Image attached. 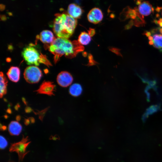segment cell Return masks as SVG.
I'll return each mask as SVG.
<instances>
[{
	"instance_id": "277c9868",
	"label": "cell",
	"mask_w": 162,
	"mask_h": 162,
	"mask_svg": "<svg viewBox=\"0 0 162 162\" xmlns=\"http://www.w3.org/2000/svg\"><path fill=\"white\" fill-rule=\"evenodd\" d=\"M24 77L26 81L30 84L38 82L42 76L41 70L35 66H30L25 70Z\"/></svg>"
},
{
	"instance_id": "4fadbf2b",
	"label": "cell",
	"mask_w": 162,
	"mask_h": 162,
	"mask_svg": "<svg viewBox=\"0 0 162 162\" xmlns=\"http://www.w3.org/2000/svg\"><path fill=\"white\" fill-rule=\"evenodd\" d=\"M22 129V126L20 124L16 121H11L8 127V131L11 135H19L21 133Z\"/></svg>"
},
{
	"instance_id": "7402d4cb",
	"label": "cell",
	"mask_w": 162,
	"mask_h": 162,
	"mask_svg": "<svg viewBox=\"0 0 162 162\" xmlns=\"http://www.w3.org/2000/svg\"><path fill=\"white\" fill-rule=\"evenodd\" d=\"M143 34L145 35L146 37H148L151 35V33L150 32L146 31L144 32Z\"/></svg>"
},
{
	"instance_id": "9a60e30c",
	"label": "cell",
	"mask_w": 162,
	"mask_h": 162,
	"mask_svg": "<svg viewBox=\"0 0 162 162\" xmlns=\"http://www.w3.org/2000/svg\"><path fill=\"white\" fill-rule=\"evenodd\" d=\"M82 91L81 85L78 83H74L71 85L69 89L70 94L74 97H78L81 94Z\"/></svg>"
},
{
	"instance_id": "2e32d148",
	"label": "cell",
	"mask_w": 162,
	"mask_h": 162,
	"mask_svg": "<svg viewBox=\"0 0 162 162\" xmlns=\"http://www.w3.org/2000/svg\"><path fill=\"white\" fill-rule=\"evenodd\" d=\"M91 40V36L89 34L83 32L80 34L78 41L82 45H87L89 44Z\"/></svg>"
},
{
	"instance_id": "ffe728a7",
	"label": "cell",
	"mask_w": 162,
	"mask_h": 162,
	"mask_svg": "<svg viewBox=\"0 0 162 162\" xmlns=\"http://www.w3.org/2000/svg\"><path fill=\"white\" fill-rule=\"evenodd\" d=\"M8 145V142L6 139L2 135L0 136V148L4 149Z\"/></svg>"
},
{
	"instance_id": "603a6c76",
	"label": "cell",
	"mask_w": 162,
	"mask_h": 162,
	"mask_svg": "<svg viewBox=\"0 0 162 162\" xmlns=\"http://www.w3.org/2000/svg\"><path fill=\"white\" fill-rule=\"evenodd\" d=\"M32 110L31 108L29 107H27L26 108L25 110L26 112L28 113L31 112Z\"/></svg>"
},
{
	"instance_id": "5b68a950",
	"label": "cell",
	"mask_w": 162,
	"mask_h": 162,
	"mask_svg": "<svg viewBox=\"0 0 162 162\" xmlns=\"http://www.w3.org/2000/svg\"><path fill=\"white\" fill-rule=\"evenodd\" d=\"M28 136L23 137L21 141L12 144L9 149L10 152H15L18 154L20 161H22L25 155L28 152L26 151V148L31 142H28Z\"/></svg>"
},
{
	"instance_id": "8992f818",
	"label": "cell",
	"mask_w": 162,
	"mask_h": 162,
	"mask_svg": "<svg viewBox=\"0 0 162 162\" xmlns=\"http://www.w3.org/2000/svg\"><path fill=\"white\" fill-rule=\"evenodd\" d=\"M56 86L53 82L44 80L39 88L34 92H36L37 94H43L50 96L54 95V92L56 91Z\"/></svg>"
},
{
	"instance_id": "ac0fdd59",
	"label": "cell",
	"mask_w": 162,
	"mask_h": 162,
	"mask_svg": "<svg viewBox=\"0 0 162 162\" xmlns=\"http://www.w3.org/2000/svg\"><path fill=\"white\" fill-rule=\"evenodd\" d=\"M153 46L160 50L162 49V34H155L153 35Z\"/></svg>"
},
{
	"instance_id": "d4e9b609",
	"label": "cell",
	"mask_w": 162,
	"mask_h": 162,
	"mask_svg": "<svg viewBox=\"0 0 162 162\" xmlns=\"http://www.w3.org/2000/svg\"><path fill=\"white\" fill-rule=\"evenodd\" d=\"M157 23L159 24L160 27H162V22L160 21L159 20H158L157 21Z\"/></svg>"
},
{
	"instance_id": "7c38bea8",
	"label": "cell",
	"mask_w": 162,
	"mask_h": 162,
	"mask_svg": "<svg viewBox=\"0 0 162 162\" xmlns=\"http://www.w3.org/2000/svg\"><path fill=\"white\" fill-rule=\"evenodd\" d=\"M7 75L10 81L16 82L19 81L20 79V69L18 67L12 66L9 69Z\"/></svg>"
},
{
	"instance_id": "52a82bcc",
	"label": "cell",
	"mask_w": 162,
	"mask_h": 162,
	"mask_svg": "<svg viewBox=\"0 0 162 162\" xmlns=\"http://www.w3.org/2000/svg\"><path fill=\"white\" fill-rule=\"evenodd\" d=\"M56 80L59 86L62 87H66L72 83L73 79L69 73L66 71H63L58 74Z\"/></svg>"
},
{
	"instance_id": "6da1fadb",
	"label": "cell",
	"mask_w": 162,
	"mask_h": 162,
	"mask_svg": "<svg viewBox=\"0 0 162 162\" xmlns=\"http://www.w3.org/2000/svg\"><path fill=\"white\" fill-rule=\"evenodd\" d=\"M47 46L49 50L54 55L55 64L62 56L71 58L84 50V47L78 41H71L68 39L59 37L56 38L53 42Z\"/></svg>"
},
{
	"instance_id": "e0dca14e",
	"label": "cell",
	"mask_w": 162,
	"mask_h": 162,
	"mask_svg": "<svg viewBox=\"0 0 162 162\" xmlns=\"http://www.w3.org/2000/svg\"><path fill=\"white\" fill-rule=\"evenodd\" d=\"M160 105H152L149 107L142 117L143 122H145L148 116L158 111L160 109Z\"/></svg>"
},
{
	"instance_id": "30bf717a",
	"label": "cell",
	"mask_w": 162,
	"mask_h": 162,
	"mask_svg": "<svg viewBox=\"0 0 162 162\" xmlns=\"http://www.w3.org/2000/svg\"><path fill=\"white\" fill-rule=\"evenodd\" d=\"M83 12L82 8L75 4H70L68 7V14L75 19L80 18Z\"/></svg>"
},
{
	"instance_id": "484cf974",
	"label": "cell",
	"mask_w": 162,
	"mask_h": 162,
	"mask_svg": "<svg viewBox=\"0 0 162 162\" xmlns=\"http://www.w3.org/2000/svg\"><path fill=\"white\" fill-rule=\"evenodd\" d=\"M29 119H30L32 123H34V122H35L34 119L33 117H30L29 118Z\"/></svg>"
},
{
	"instance_id": "44dd1931",
	"label": "cell",
	"mask_w": 162,
	"mask_h": 162,
	"mask_svg": "<svg viewBox=\"0 0 162 162\" xmlns=\"http://www.w3.org/2000/svg\"><path fill=\"white\" fill-rule=\"evenodd\" d=\"M134 25V22L132 20H131L129 21L128 23L126 25L125 27V29H129L130 28Z\"/></svg>"
},
{
	"instance_id": "9c48e42d",
	"label": "cell",
	"mask_w": 162,
	"mask_h": 162,
	"mask_svg": "<svg viewBox=\"0 0 162 162\" xmlns=\"http://www.w3.org/2000/svg\"><path fill=\"white\" fill-rule=\"evenodd\" d=\"M139 14L144 18L150 15L153 11L151 4L147 1H144L139 3L138 7L134 8Z\"/></svg>"
},
{
	"instance_id": "d6986e66",
	"label": "cell",
	"mask_w": 162,
	"mask_h": 162,
	"mask_svg": "<svg viewBox=\"0 0 162 162\" xmlns=\"http://www.w3.org/2000/svg\"><path fill=\"white\" fill-rule=\"evenodd\" d=\"M48 108L49 107H47L40 111H38L37 112H34L35 114L38 115L39 118L42 121L43 117L46 112L48 110Z\"/></svg>"
},
{
	"instance_id": "d6a6232c",
	"label": "cell",
	"mask_w": 162,
	"mask_h": 162,
	"mask_svg": "<svg viewBox=\"0 0 162 162\" xmlns=\"http://www.w3.org/2000/svg\"></svg>"
},
{
	"instance_id": "7a4b0ae2",
	"label": "cell",
	"mask_w": 162,
	"mask_h": 162,
	"mask_svg": "<svg viewBox=\"0 0 162 162\" xmlns=\"http://www.w3.org/2000/svg\"><path fill=\"white\" fill-rule=\"evenodd\" d=\"M77 21L66 12L55 14L53 24L54 33L59 38H69L74 33Z\"/></svg>"
},
{
	"instance_id": "f546056e",
	"label": "cell",
	"mask_w": 162,
	"mask_h": 162,
	"mask_svg": "<svg viewBox=\"0 0 162 162\" xmlns=\"http://www.w3.org/2000/svg\"><path fill=\"white\" fill-rule=\"evenodd\" d=\"M2 128V130H5L6 129V127L5 126H3L2 128H1V129Z\"/></svg>"
},
{
	"instance_id": "4dcf8cb0",
	"label": "cell",
	"mask_w": 162,
	"mask_h": 162,
	"mask_svg": "<svg viewBox=\"0 0 162 162\" xmlns=\"http://www.w3.org/2000/svg\"><path fill=\"white\" fill-rule=\"evenodd\" d=\"M22 100L23 101V102H24V104H26V102L25 101V99L24 98H22Z\"/></svg>"
},
{
	"instance_id": "ba28073f",
	"label": "cell",
	"mask_w": 162,
	"mask_h": 162,
	"mask_svg": "<svg viewBox=\"0 0 162 162\" xmlns=\"http://www.w3.org/2000/svg\"><path fill=\"white\" fill-rule=\"evenodd\" d=\"M103 18V15L102 11L97 8H94L92 9L87 15L88 21L90 22L95 24L101 22Z\"/></svg>"
},
{
	"instance_id": "1f68e13d",
	"label": "cell",
	"mask_w": 162,
	"mask_h": 162,
	"mask_svg": "<svg viewBox=\"0 0 162 162\" xmlns=\"http://www.w3.org/2000/svg\"><path fill=\"white\" fill-rule=\"evenodd\" d=\"M159 32L162 34V28H159Z\"/></svg>"
},
{
	"instance_id": "4316f807",
	"label": "cell",
	"mask_w": 162,
	"mask_h": 162,
	"mask_svg": "<svg viewBox=\"0 0 162 162\" xmlns=\"http://www.w3.org/2000/svg\"><path fill=\"white\" fill-rule=\"evenodd\" d=\"M16 118L17 121H19L21 118L20 116H16Z\"/></svg>"
},
{
	"instance_id": "83f0119b",
	"label": "cell",
	"mask_w": 162,
	"mask_h": 162,
	"mask_svg": "<svg viewBox=\"0 0 162 162\" xmlns=\"http://www.w3.org/2000/svg\"><path fill=\"white\" fill-rule=\"evenodd\" d=\"M149 44L150 45H153L154 44V42L153 40H150L149 42Z\"/></svg>"
},
{
	"instance_id": "f1b7e54d",
	"label": "cell",
	"mask_w": 162,
	"mask_h": 162,
	"mask_svg": "<svg viewBox=\"0 0 162 162\" xmlns=\"http://www.w3.org/2000/svg\"><path fill=\"white\" fill-rule=\"evenodd\" d=\"M148 39L150 40H153V37L151 36H150L148 37Z\"/></svg>"
},
{
	"instance_id": "5bb4252c",
	"label": "cell",
	"mask_w": 162,
	"mask_h": 162,
	"mask_svg": "<svg viewBox=\"0 0 162 162\" xmlns=\"http://www.w3.org/2000/svg\"><path fill=\"white\" fill-rule=\"evenodd\" d=\"M0 97L2 98L7 93L8 81L2 72L0 73Z\"/></svg>"
},
{
	"instance_id": "3957f363",
	"label": "cell",
	"mask_w": 162,
	"mask_h": 162,
	"mask_svg": "<svg viewBox=\"0 0 162 162\" xmlns=\"http://www.w3.org/2000/svg\"><path fill=\"white\" fill-rule=\"evenodd\" d=\"M22 55L28 65L38 66L41 63L48 66L51 65L46 56L39 51L32 44L23 49Z\"/></svg>"
},
{
	"instance_id": "8fae6325",
	"label": "cell",
	"mask_w": 162,
	"mask_h": 162,
	"mask_svg": "<svg viewBox=\"0 0 162 162\" xmlns=\"http://www.w3.org/2000/svg\"><path fill=\"white\" fill-rule=\"evenodd\" d=\"M38 37L43 43L50 44L56 38L52 32L48 30H44L42 31Z\"/></svg>"
},
{
	"instance_id": "cb8c5ba5",
	"label": "cell",
	"mask_w": 162,
	"mask_h": 162,
	"mask_svg": "<svg viewBox=\"0 0 162 162\" xmlns=\"http://www.w3.org/2000/svg\"><path fill=\"white\" fill-rule=\"evenodd\" d=\"M29 119H25L24 120V122L25 124L26 125H28L29 123Z\"/></svg>"
}]
</instances>
